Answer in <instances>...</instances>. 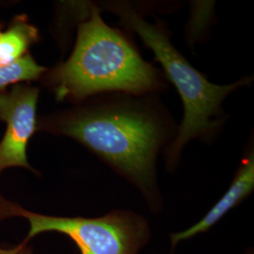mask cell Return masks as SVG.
I'll use <instances>...</instances> for the list:
<instances>
[{
	"label": "cell",
	"mask_w": 254,
	"mask_h": 254,
	"mask_svg": "<svg viewBox=\"0 0 254 254\" xmlns=\"http://www.w3.org/2000/svg\"><path fill=\"white\" fill-rule=\"evenodd\" d=\"M254 190V152L252 146V148L248 149L247 154L239 164L236 175L227 191L212 206V208L190 227L170 235L171 250L169 254H173L176 247L181 242L208 232L231 210L236 208L237 205L246 200L253 193Z\"/></svg>",
	"instance_id": "8992f818"
},
{
	"label": "cell",
	"mask_w": 254,
	"mask_h": 254,
	"mask_svg": "<svg viewBox=\"0 0 254 254\" xmlns=\"http://www.w3.org/2000/svg\"><path fill=\"white\" fill-rule=\"evenodd\" d=\"M1 32H2V31H1V25H0V34H1Z\"/></svg>",
	"instance_id": "7c38bea8"
},
{
	"label": "cell",
	"mask_w": 254,
	"mask_h": 254,
	"mask_svg": "<svg viewBox=\"0 0 254 254\" xmlns=\"http://www.w3.org/2000/svg\"><path fill=\"white\" fill-rule=\"evenodd\" d=\"M8 254H35L32 248L30 246L19 245L15 246L13 248H9V252Z\"/></svg>",
	"instance_id": "9c48e42d"
},
{
	"label": "cell",
	"mask_w": 254,
	"mask_h": 254,
	"mask_svg": "<svg viewBox=\"0 0 254 254\" xmlns=\"http://www.w3.org/2000/svg\"><path fill=\"white\" fill-rule=\"evenodd\" d=\"M39 39L38 28L30 24L26 15L14 17L8 29L0 34V66H7L23 59Z\"/></svg>",
	"instance_id": "52a82bcc"
},
{
	"label": "cell",
	"mask_w": 254,
	"mask_h": 254,
	"mask_svg": "<svg viewBox=\"0 0 254 254\" xmlns=\"http://www.w3.org/2000/svg\"><path fill=\"white\" fill-rule=\"evenodd\" d=\"M87 100L38 120L37 130L78 141L134 186L152 212H160L156 161L178 126L153 94L108 92Z\"/></svg>",
	"instance_id": "6da1fadb"
},
{
	"label": "cell",
	"mask_w": 254,
	"mask_h": 254,
	"mask_svg": "<svg viewBox=\"0 0 254 254\" xmlns=\"http://www.w3.org/2000/svg\"><path fill=\"white\" fill-rule=\"evenodd\" d=\"M9 249H4V248H0V254H9Z\"/></svg>",
	"instance_id": "30bf717a"
},
{
	"label": "cell",
	"mask_w": 254,
	"mask_h": 254,
	"mask_svg": "<svg viewBox=\"0 0 254 254\" xmlns=\"http://www.w3.org/2000/svg\"><path fill=\"white\" fill-rule=\"evenodd\" d=\"M104 8L116 14L120 24L136 32L143 44L161 64L166 79L175 86L184 105V117L175 138L163 151L166 169L175 171L183 149L192 139L210 143L218 135L227 116L222 108L228 96L239 88L248 86L252 78L245 76L238 81L218 85L195 69L171 41L168 28L155 19L149 23L137 9L126 1H109Z\"/></svg>",
	"instance_id": "3957f363"
},
{
	"label": "cell",
	"mask_w": 254,
	"mask_h": 254,
	"mask_svg": "<svg viewBox=\"0 0 254 254\" xmlns=\"http://www.w3.org/2000/svg\"><path fill=\"white\" fill-rule=\"evenodd\" d=\"M47 69L37 64L31 55L7 66H0V92L7 91L9 86L37 80L46 73Z\"/></svg>",
	"instance_id": "ba28073f"
},
{
	"label": "cell",
	"mask_w": 254,
	"mask_h": 254,
	"mask_svg": "<svg viewBox=\"0 0 254 254\" xmlns=\"http://www.w3.org/2000/svg\"><path fill=\"white\" fill-rule=\"evenodd\" d=\"M243 254H254V251H253V249H249V250Z\"/></svg>",
	"instance_id": "8fae6325"
},
{
	"label": "cell",
	"mask_w": 254,
	"mask_h": 254,
	"mask_svg": "<svg viewBox=\"0 0 254 254\" xmlns=\"http://www.w3.org/2000/svg\"><path fill=\"white\" fill-rule=\"evenodd\" d=\"M43 76L56 100L78 104L102 93L146 95L166 87L165 74L146 62L128 37L105 23L95 4L78 27L69 59Z\"/></svg>",
	"instance_id": "7a4b0ae2"
},
{
	"label": "cell",
	"mask_w": 254,
	"mask_h": 254,
	"mask_svg": "<svg viewBox=\"0 0 254 254\" xmlns=\"http://www.w3.org/2000/svg\"><path fill=\"white\" fill-rule=\"evenodd\" d=\"M39 89L28 84L13 85L9 91L0 92V120L6 131L0 141V175L13 167L38 172L28 162V142L37 131V104Z\"/></svg>",
	"instance_id": "5b68a950"
},
{
	"label": "cell",
	"mask_w": 254,
	"mask_h": 254,
	"mask_svg": "<svg viewBox=\"0 0 254 254\" xmlns=\"http://www.w3.org/2000/svg\"><path fill=\"white\" fill-rule=\"evenodd\" d=\"M12 218H25L29 225L21 245L43 233H59L72 239L80 254H139L152 235L147 219L128 209L97 218L57 217L29 211L0 193V222Z\"/></svg>",
	"instance_id": "277c9868"
}]
</instances>
